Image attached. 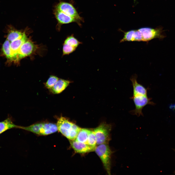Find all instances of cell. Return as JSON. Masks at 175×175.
I'll list each match as a JSON object with an SVG mask.
<instances>
[{
  "label": "cell",
  "instance_id": "cell-22",
  "mask_svg": "<svg viewBox=\"0 0 175 175\" xmlns=\"http://www.w3.org/2000/svg\"><path fill=\"white\" fill-rule=\"evenodd\" d=\"M57 77L54 76H51L45 84L46 87L50 90L53 87L59 79Z\"/></svg>",
  "mask_w": 175,
  "mask_h": 175
},
{
  "label": "cell",
  "instance_id": "cell-14",
  "mask_svg": "<svg viewBox=\"0 0 175 175\" xmlns=\"http://www.w3.org/2000/svg\"><path fill=\"white\" fill-rule=\"evenodd\" d=\"M70 83V81L68 80L59 79L50 90L53 94H59L64 90Z\"/></svg>",
  "mask_w": 175,
  "mask_h": 175
},
{
  "label": "cell",
  "instance_id": "cell-7",
  "mask_svg": "<svg viewBox=\"0 0 175 175\" xmlns=\"http://www.w3.org/2000/svg\"><path fill=\"white\" fill-rule=\"evenodd\" d=\"M73 123L65 117L61 116L58 119L56 123L58 131L68 139Z\"/></svg>",
  "mask_w": 175,
  "mask_h": 175
},
{
  "label": "cell",
  "instance_id": "cell-2",
  "mask_svg": "<svg viewBox=\"0 0 175 175\" xmlns=\"http://www.w3.org/2000/svg\"><path fill=\"white\" fill-rule=\"evenodd\" d=\"M108 144L98 145L96 147L94 151L100 159L108 174L110 175L112 152Z\"/></svg>",
  "mask_w": 175,
  "mask_h": 175
},
{
  "label": "cell",
  "instance_id": "cell-3",
  "mask_svg": "<svg viewBox=\"0 0 175 175\" xmlns=\"http://www.w3.org/2000/svg\"><path fill=\"white\" fill-rule=\"evenodd\" d=\"M132 100L135 106V109L130 111L132 115L138 117L143 116L142 110L146 105H153L155 103L151 101V99L148 97L147 95L138 94L132 95L130 97Z\"/></svg>",
  "mask_w": 175,
  "mask_h": 175
},
{
  "label": "cell",
  "instance_id": "cell-16",
  "mask_svg": "<svg viewBox=\"0 0 175 175\" xmlns=\"http://www.w3.org/2000/svg\"><path fill=\"white\" fill-rule=\"evenodd\" d=\"M8 34L7 39L10 43L21 37L24 33L16 30L11 25L8 26Z\"/></svg>",
  "mask_w": 175,
  "mask_h": 175
},
{
  "label": "cell",
  "instance_id": "cell-24",
  "mask_svg": "<svg viewBox=\"0 0 175 175\" xmlns=\"http://www.w3.org/2000/svg\"><path fill=\"white\" fill-rule=\"evenodd\" d=\"M169 107L171 111L175 113V103L170 104L169 105Z\"/></svg>",
  "mask_w": 175,
  "mask_h": 175
},
{
  "label": "cell",
  "instance_id": "cell-12",
  "mask_svg": "<svg viewBox=\"0 0 175 175\" xmlns=\"http://www.w3.org/2000/svg\"><path fill=\"white\" fill-rule=\"evenodd\" d=\"M122 40L125 41H142L141 33L138 30H132L124 31Z\"/></svg>",
  "mask_w": 175,
  "mask_h": 175
},
{
  "label": "cell",
  "instance_id": "cell-23",
  "mask_svg": "<svg viewBox=\"0 0 175 175\" xmlns=\"http://www.w3.org/2000/svg\"><path fill=\"white\" fill-rule=\"evenodd\" d=\"M76 48L64 44L63 47V55H68L73 52Z\"/></svg>",
  "mask_w": 175,
  "mask_h": 175
},
{
  "label": "cell",
  "instance_id": "cell-18",
  "mask_svg": "<svg viewBox=\"0 0 175 175\" xmlns=\"http://www.w3.org/2000/svg\"><path fill=\"white\" fill-rule=\"evenodd\" d=\"M76 48L82 42L79 41L72 34L68 37L65 40L64 43Z\"/></svg>",
  "mask_w": 175,
  "mask_h": 175
},
{
  "label": "cell",
  "instance_id": "cell-20",
  "mask_svg": "<svg viewBox=\"0 0 175 175\" xmlns=\"http://www.w3.org/2000/svg\"><path fill=\"white\" fill-rule=\"evenodd\" d=\"M10 44V42L7 39L3 44L2 49L4 54L6 58L11 60Z\"/></svg>",
  "mask_w": 175,
  "mask_h": 175
},
{
  "label": "cell",
  "instance_id": "cell-1",
  "mask_svg": "<svg viewBox=\"0 0 175 175\" xmlns=\"http://www.w3.org/2000/svg\"><path fill=\"white\" fill-rule=\"evenodd\" d=\"M20 129L43 136L51 134L58 131L56 124L49 122L38 123L26 127L21 126Z\"/></svg>",
  "mask_w": 175,
  "mask_h": 175
},
{
  "label": "cell",
  "instance_id": "cell-21",
  "mask_svg": "<svg viewBox=\"0 0 175 175\" xmlns=\"http://www.w3.org/2000/svg\"><path fill=\"white\" fill-rule=\"evenodd\" d=\"M80 128L73 123L68 139L70 140H75Z\"/></svg>",
  "mask_w": 175,
  "mask_h": 175
},
{
  "label": "cell",
  "instance_id": "cell-15",
  "mask_svg": "<svg viewBox=\"0 0 175 175\" xmlns=\"http://www.w3.org/2000/svg\"><path fill=\"white\" fill-rule=\"evenodd\" d=\"M20 126L15 124L12 119L8 117L0 122V135L9 129L14 128L20 129Z\"/></svg>",
  "mask_w": 175,
  "mask_h": 175
},
{
  "label": "cell",
  "instance_id": "cell-4",
  "mask_svg": "<svg viewBox=\"0 0 175 175\" xmlns=\"http://www.w3.org/2000/svg\"><path fill=\"white\" fill-rule=\"evenodd\" d=\"M112 127L111 124L103 122L94 129L96 139L97 145L108 144L111 140L110 132Z\"/></svg>",
  "mask_w": 175,
  "mask_h": 175
},
{
  "label": "cell",
  "instance_id": "cell-17",
  "mask_svg": "<svg viewBox=\"0 0 175 175\" xmlns=\"http://www.w3.org/2000/svg\"><path fill=\"white\" fill-rule=\"evenodd\" d=\"M89 131L90 130L88 129L81 128L75 140L78 142L87 144Z\"/></svg>",
  "mask_w": 175,
  "mask_h": 175
},
{
  "label": "cell",
  "instance_id": "cell-8",
  "mask_svg": "<svg viewBox=\"0 0 175 175\" xmlns=\"http://www.w3.org/2000/svg\"><path fill=\"white\" fill-rule=\"evenodd\" d=\"M27 39L26 36L24 32L21 37L10 43L11 61H17L18 51L21 45Z\"/></svg>",
  "mask_w": 175,
  "mask_h": 175
},
{
  "label": "cell",
  "instance_id": "cell-10",
  "mask_svg": "<svg viewBox=\"0 0 175 175\" xmlns=\"http://www.w3.org/2000/svg\"><path fill=\"white\" fill-rule=\"evenodd\" d=\"M70 146L76 153L80 154L85 153L94 151L95 148L87 144L78 142L75 140H70Z\"/></svg>",
  "mask_w": 175,
  "mask_h": 175
},
{
  "label": "cell",
  "instance_id": "cell-19",
  "mask_svg": "<svg viewBox=\"0 0 175 175\" xmlns=\"http://www.w3.org/2000/svg\"><path fill=\"white\" fill-rule=\"evenodd\" d=\"M87 144L89 146L95 148L97 145L96 137L93 130H90L87 140Z\"/></svg>",
  "mask_w": 175,
  "mask_h": 175
},
{
  "label": "cell",
  "instance_id": "cell-11",
  "mask_svg": "<svg viewBox=\"0 0 175 175\" xmlns=\"http://www.w3.org/2000/svg\"><path fill=\"white\" fill-rule=\"evenodd\" d=\"M54 12L55 17L59 23L60 24H68L75 22L77 23L80 26H81L80 21L76 18L55 9Z\"/></svg>",
  "mask_w": 175,
  "mask_h": 175
},
{
  "label": "cell",
  "instance_id": "cell-13",
  "mask_svg": "<svg viewBox=\"0 0 175 175\" xmlns=\"http://www.w3.org/2000/svg\"><path fill=\"white\" fill-rule=\"evenodd\" d=\"M137 76L135 74L130 78L133 88V95L141 94L147 95L148 88H146L142 85L139 83L137 80Z\"/></svg>",
  "mask_w": 175,
  "mask_h": 175
},
{
  "label": "cell",
  "instance_id": "cell-6",
  "mask_svg": "<svg viewBox=\"0 0 175 175\" xmlns=\"http://www.w3.org/2000/svg\"><path fill=\"white\" fill-rule=\"evenodd\" d=\"M55 9L76 18L80 22L83 20L75 8L70 3L64 2H60L57 5Z\"/></svg>",
  "mask_w": 175,
  "mask_h": 175
},
{
  "label": "cell",
  "instance_id": "cell-9",
  "mask_svg": "<svg viewBox=\"0 0 175 175\" xmlns=\"http://www.w3.org/2000/svg\"><path fill=\"white\" fill-rule=\"evenodd\" d=\"M34 48L33 43L27 39L21 45L18 51L17 61L30 55Z\"/></svg>",
  "mask_w": 175,
  "mask_h": 175
},
{
  "label": "cell",
  "instance_id": "cell-5",
  "mask_svg": "<svg viewBox=\"0 0 175 175\" xmlns=\"http://www.w3.org/2000/svg\"><path fill=\"white\" fill-rule=\"evenodd\" d=\"M141 33L142 41L148 42L155 38H164L165 36L162 34L160 29H154L149 27H143L138 29Z\"/></svg>",
  "mask_w": 175,
  "mask_h": 175
}]
</instances>
